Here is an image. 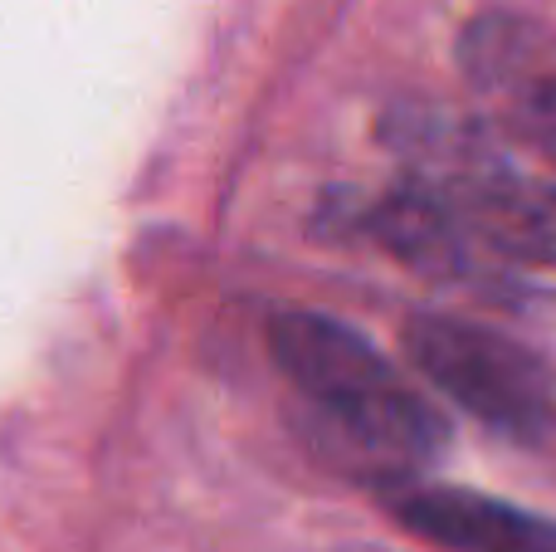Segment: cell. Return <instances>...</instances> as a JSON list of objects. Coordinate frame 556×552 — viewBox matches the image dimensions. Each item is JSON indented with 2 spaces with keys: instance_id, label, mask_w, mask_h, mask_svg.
Masks as SVG:
<instances>
[{
  "instance_id": "obj_6",
  "label": "cell",
  "mask_w": 556,
  "mask_h": 552,
  "mask_svg": "<svg viewBox=\"0 0 556 552\" xmlns=\"http://www.w3.org/2000/svg\"><path fill=\"white\" fill-rule=\"evenodd\" d=\"M542 54V35L532 25L513 15H489L479 25L464 29V45H459V59L483 88H508L518 93L522 84H532V59Z\"/></svg>"
},
{
  "instance_id": "obj_4",
  "label": "cell",
  "mask_w": 556,
  "mask_h": 552,
  "mask_svg": "<svg viewBox=\"0 0 556 552\" xmlns=\"http://www.w3.org/2000/svg\"><path fill=\"white\" fill-rule=\"evenodd\" d=\"M444 205L493 254H508L518 264H556V181L498 166Z\"/></svg>"
},
{
  "instance_id": "obj_1",
  "label": "cell",
  "mask_w": 556,
  "mask_h": 552,
  "mask_svg": "<svg viewBox=\"0 0 556 552\" xmlns=\"http://www.w3.org/2000/svg\"><path fill=\"white\" fill-rule=\"evenodd\" d=\"M269 352L317 411L323 455L376 475H410L444 446V421L356 328L313 309L269 318Z\"/></svg>"
},
{
  "instance_id": "obj_5",
  "label": "cell",
  "mask_w": 556,
  "mask_h": 552,
  "mask_svg": "<svg viewBox=\"0 0 556 552\" xmlns=\"http://www.w3.org/2000/svg\"><path fill=\"white\" fill-rule=\"evenodd\" d=\"M366 235H371L391 260H401L405 269L420 274V279L464 284L473 274V250H469L464 221L440 196L420 191V186L386 191L381 201L366 211Z\"/></svg>"
},
{
  "instance_id": "obj_7",
  "label": "cell",
  "mask_w": 556,
  "mask_h": 552,
  "mask_svg": "<svg viewBox=\"0 0 556 552\" xmlns=\"http://www.w3.org/2000/svg\"><path fill=\"white\" fill-rule=\"evenodd\" d=\"M508 127L522 147L556 162V74L532 78L508 98Z\"/></svg>"
},
{
  "instance_id": "obj_3",
  "label": "cell",
  "mask_w": 556,
  "mask_h": 552,
  "mask_svg": "<svg viewBox=\"0 0 556 552\" xmlns=\"http://www.w3.org/2000/svg\"><path fill=\"white\" fill-rule=\"evenodd\" d=\"M391 514L410 534L454 552H556V518L473 489H405L391 499Z\"/></svg>"
},
{
  "instance_id": "obj_2",
  "label": "cell",
  "mask_w": 556,
  "mask_h": 552,
  "mask_svg": "<svg viewBox=\"0 0 556 552\" xmlns=\"http://www.w3.org/2000/svg\"><path fill=\"white\" fill-rule=\"evenodd\" d=\"M410 362L469 416L513 440H542L556 416V377L532 348L450 313H415L401 333Z\"/></svg>"
}]
</instances>
